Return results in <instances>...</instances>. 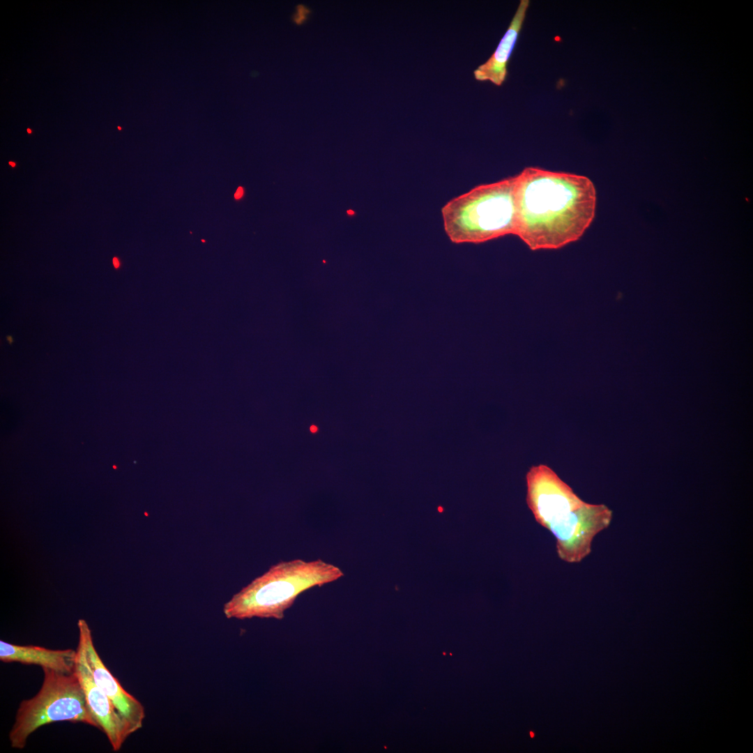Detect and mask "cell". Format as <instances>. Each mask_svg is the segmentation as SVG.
<instances>
[{"mask_svg":"<svg viewBox=\"0 0 753 753\" xmlns=\"http://www.w3.org/2000/svg\"><path fill=\"white\" fill-rule=\"evenodd\" d=\"M343 576L340 568L321 559L281 561L234 594L223 612L227 618L282 619L298 595Z\"/></svg>","mask_w":753,"mask_h":753,"instance_id":"3957f363","label":"cell"},{"mask_svg":"<svg viewBox=\"0 0 753 753\" xmlns=\"http://www.w3.org/2000/svg\"><path fill=\"white\" fill-rule=\"evenodd\" d=\"M517 176L474 187L441 208L443 228L455 243H480L509 234L517 227Z\"/></svg>","mask_w":753,"mask_h":753,"instance_id":"277c9868","label":"cell"},{"mask_svg":"<svg viewBox=\"0 0 753 753\" xmlns=\"http://www.w3.org/2000/svg\"><path fill=\"white\" fill-rule=\"evenodd\" d=\"M43 681L37 694L22 701L8 734L13 748L23 749L29 736L38 728L56 722L84 723L99 729L87 705L75 673L43 669Z\"/></svg>","mask_w":753,"mask_h":753,"instance_id":"5b68a950","label":"cell"},{"mask_svg":"<svg viewBox=\"0 0 753 753\" xmlns=\"http://www.w3.org/2000/svg\"><path fill=\"white\" fill-rule=\"evenodd\" d=\"M517 176L515 235L531 250L558 249L582 237L596 208L588 177L535 167Z\"/></svg>","mask_w":753,"mask_h":753,"instance_id":"6da1fadb","label":"cell"},{"mask_svg":"<svg viewBox=\"0 0 753 753\" xmlns=\"http://www.w3.org/2000/svg\"><path fill=\"white\" fill-rule=\"evenodd\" d=\"M347 213H348V214H351V215H352V214H353V213H354V212H353V211H351V210H348V211H347Z\"/></svg>","mask_w":753,"mask_h":753,"instance_id":"9a60e30c","label":"cell"},{"mask_svg":"<svg viewBox=\"0 0 753 753\" xmlns=\"http://www.w3.org/2000/svg\"><path fill=\"white\" fill-rule=\"evenodd\" d=\"M77 651L73 649L52 650L33 645H17L0 641V660L3 662H18L33 664L42 669H50L64 674L75 670Z\"/></svg>","mask_w":753,"mask_h":753,"instance_id":"ba28073f","label":"cell"},{"mask_svg":"<svg viewBox=\"0 0 753 753\" xmlns=\"http://www.w3.org/2000/svg\"><path fill=\"white\" fill-rule=\"evenodd\" d=\"M528 5V0L520 1L510 26L496 50L485 63L474 70L476 80L489 81L496 86H501L505 81L507 64L522 29Z\"/></svg>","mask_w":753,"mask_h":753,"instance_id":"9c48e42d","label":"cell"},{"mask_svg":"<svg viewBox=\"0 0 753 753\" xmlns=\"http://www.w3.org/2000/svg\"><path fill=\"white\" fill-rule=\"evenodd\" d=\"M310 430H311V431H312V432H317V427H315L314 425H312V427H310Z\"/></svg>","mask_w":753,"mask_h":753,"instance_id":"4fadbf2b","label":"cell"},{"mask_svg":"<svg viewBox=\"0 0 753 753\" xmlns=\"http://www.w3.org/2000/svg\"><path fill=\"white\" fill-rule=\"evenodd\" d=\"M77 625L79 639L84 644L86 660L96 683L108 697L119 713L139 730L142 727L145 717L143 705L121 686L105 666L95 648L87 623L79 619Z\"/></svg>","mask_w":753,"mask_h":753,"instance_id":"52a82bcc","label":"cell"},{"mask_svg":"<svg viewBox=\"0 0 753 753\" xmlns=\"http://www.w3.org/2000/svg\"><path fill=\"white\" fill-rule=\"evenodd\" d=\"M312 14V10L310 7L304 3H298L290 16V20L296 26H303L309 21Z\"/></svg>","mask_w":753,"mask_h":753,"instance_id":"30bf717a","label":"cell"},{"mask_svg":"<svg viewBox=\"0 0 753 753\" xmlns=\"http://www.w3.org/2000/svg\"><path fill=\"white\" fill-rule=\"evenodd\" d=\"M113 264L116 268L119 267L120 263L116 257L113 258Z\"/></svg>","mask_w":753,"mask_h":753,"instance_id":"7c38bea8","label":"cell"},{"mask_svg":"<svg viewBox=\"0 0 753 753\" xmlns=\"http://www.w3.org/2000/svg\"><path fill=\"white\" fill-rule=\"evenodd\" d=\"M526 482L527 505L535 521L556 538L559 558L581 562L591 553L594 537L609 526L611 511L584 501L545 464L531 466Z\"/></svg>","mask_w":753,"mask_h":753,"instance_id":"7a4b0ae2","label":"cell"},{"mask_svg":"<svg viewBox=\"0 0 753 753\" xmlns=\"http://www.w3.org/2000/svg\"><path fill=\"white\" fill-rule=\"evenodd\" d=\"M75 673L83 688L86 701L99 729L107 736L114 751L137 729L116 709L112 702L97 685L86 660L84 646L79 639L76 649Z\"/></svg>","mask_w":753,"mask_h":753,"instance_id":"8992f818","label":"cell"},{"mask_svg":"<svg viewBox=\"0 0 753 753\" xmlns=\"http://www.w3.org/2000/svg\"><path fill=\"white\" fill-rule=\"evenodd\" d=\"M243 188L242 187H238L236 192V193H235V195H234V197H235L236 199H238L243 196Z\"/></svg>","mask_w":753,"mask_h":753,"instance_id":"8fae6325","label":"cell"},{"mask_svg":"<svg viewBox=\"0 0 753 753\" xmlns=\"http://www.w3.org/2000/svg\"><path fill=\"white\" fill-rule=\"evenodd\" d=\"M27 132H28V133H31V130H30L29 128H28V129H27Z\"/></svg>","mask_w":753,"mask_h":753,"instance_id":"2e32d148","label":"cell"},{"mask_svg":"<svg viewBox=\"0 0 753 753\" xmlns=\"http://www.w3.org/2000/svg\"><path fill=\"white\" fill-rule=\"evenodd\" d=\"M9 165H10V166H12V167H15V163L14 162H12V161H10V162H9Z\"/></svg>","mask_w":753,"mask_h":753,"instance_id":"5bb4252c","label":"cell"}]
</instances>
